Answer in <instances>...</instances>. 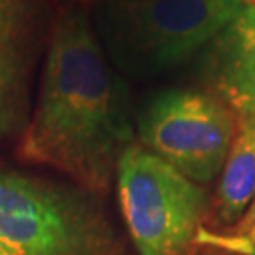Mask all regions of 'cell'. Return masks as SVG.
Listing matches in <instances>:
<instances>
[{"instance_id":"1","label":"cell","mask_w":255,"mask_h":255,"mask_svg":"<svg viewBox=\"0 0 255 255\" xmlns=\"http://www.w3.org/2000/svg\"><path fill=\"white\" fill-rule=\"evenodd\" d=\"M128 140L123 82L112 72L87 13L66 9L49 38L36 110L19 155L97 189L106 185L116 151H123Z\"/></svg>"},{"instance_id":"2","label":"cell","mask_w":255,"mask_h":255,"mask_svg":"<svg viewBox=\"0 0 255 255\" xmlns=\"http://www.w3.org/2000/svg\"><path fill=\"white\" fill-rule=\"evenodd\" d=\"M244 0H101L93 25L106 59L132 78H153L212 44Z\"/></svg>"},{"instance_id":"3","label":"cell","mask_w":255,"mask_h":255,"mask_svg":"<svg viewBox=\"0 0 255 255\" xmlns=\"http://www.w3.org/2000/svg\"><path fill=\"white\" fill-rule=\"evenodd\" d=\"M118 189L138 254H185L206 208L199 183L147 147L128 144L118 159Z\"/></svg>"},{"instance_id":"4","label":"cell","mask_w":255,"mask_h":255,"mask_svg":"<svg viewBox=\"0 0 255 255\" xmlns=\"http://www.w3.org/2000/svg\"><path fill=\"white\" fill-rule=\"evenodd\" d=\"M0 240L17 255H104L99 214L59 187L0 172Z\"/></svg>"},{"instance_id":"5","label":"cell","mask_w":255,"mask_h":255,"mask_svg":"<svg viewBox=\"0 0 255 255\" xmlns=\"http://www.w3.org/2000/svg\"><path fill=\"white\" fill-rule=\"evenodd\" d=\"M237 130V114L221 99L199 91L157 95L138 119L144 147L195 183L221 174Z\"/></svg>"},{"instance_id":"6","label":"cell","mask_w":255,"mask_h":255,"mask_svg":"<svg viewBox=\"0 0 255 255\" xmlns=\"http://www.w3.org/2000/svg\"><path fill=\"white\" fill-rule=\"evenodd\" d=\"M208 80L218 99L238 118L255 114V4H246L237 19L212 42Z\"/></svg>"},{"instance_id":"7","label":"cell","mask_w":255,"mask_h":255,"mask_svg":"<svg viewBox=\"0 0 255 255\" xmlns=\"http://www.w3.org/2000/svg\"><path fill=\"white\" fill-rule=\"evenodd\" d=\"M255 199V114L238 118V130L223 164L218 187V214L223 223L244 218Z\"/></svg>"},{"instance_id":"8","label":"cell","mask_w":255,"mask_h":255,"mask_svg":"<svg viewBox=\"0 0 255 255\" xmlns=\"http://www.w3.org/2000/svg\"><path fill=\"white\" fill-rule=\"evenodd\" d=\"M23 8L19 0H0V132L17 123L23 93Z\"/></svg>"},{"instance_id":"9","label":"cell","mask_w":255,"mask_h":255,"mask_svg":"<svg viewBox=\"0 0 255 255\" xmlns=\"http://www.w3.org/2000/svg\"><path fill=\"white\" fill-rule=\"evenodd\" d=\"M240 225L246 231V235L240 238H229V244L233 250H240L244 254L255 255V208L248 210Z\"/></svg>"},{"instance_id":"10","label":"cell","mask_w":255,"mask_h":255,"mask_svg":"<svg viewBox=\"0 0 255 255\" xmlns=\"http://www.w3.org/2000/svg\"><path fill=\"white\" fill-rule=\"evenodd\" d=\"M0 255H17L11 248H8L2 240H0Z\"/></svg>"},{"instance_id":"11","label":"cell","mask_w":255,"mask_h":255,"mask_svg":"<svg viewBox=\"0 0 255 255\" xmlns=\"http://www.w3.org/2000/svg\"><path fill=\"white\" fill-rule=\"evenodd\" d=\"M255 208V199H254V202H252V206H250V210H254Z\"/></svg>"}]
</instances>
